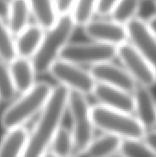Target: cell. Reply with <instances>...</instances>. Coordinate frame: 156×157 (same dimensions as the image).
<instances>
[{
	"instance_id": "cell-1",
	"label": "cell",
	"mask_w": 156,
	"mask_h": 157,
	"mask_svg": "<svg viewBox=\"0 0 156 157\" xmlns=\"http://www.w3.org/2000/svg\"><path fill=\"white\" fill-rule=\"evenodd\" d=\"M69 93L62 86H54L49 102L40 112L34 128L29 132L22 157H43L49 153L52 138L67 113Z\"/></svg>"
},
{
	"instance_id": "cell-2",
	"label": "cell",
	"mask_w": 156,
	"mask_h": 157,
	"mask_svg": "<svg viewBox=\"0 0 156 157\" xmlns=\"http://www.w3.org/2000/svg\"><path fill=\"white\" fill-rule=\"evenodd\" d=\"M76 24L71 13L59 15L54 24L44 30L40 45L30 59L36 75L48 74L51 65L71 41Z\"/></svg>"
},
{
	"instance_id": "cell-3",
	"label": "cell",
	"mask_w": 156,
	"mask_h": 157,
	"mask_svg": "<svg viewBox=\"0 0 156 157\" xmlns=\"http://www.w3.org/2000/svg\"><path fill=\"white\" fill-rule=\"evenodd\" d=\"M54 86L47 82H36L27 92L19 95L5 109L0 124L6 130L23 127L30 119L40 113L49 102Z\"/></svg>"
},
{
	"instance_id": "cell-4",
	"label": "cell",
	"mask_w": 156,
	"mask_h": 157,
	"mask_svg": "<svg viewBox=\"0 0 156 157\" xmlns=\"http://www.w3.org/2000/svg\"><path fill=\"white\" fill-rule=\"evenodd\" d=\"M91 117L95 129L119 137L122 141L143 140L146 131L135 116L100 105L91 107Z\"/></svg>"
},
{
	"instance_id": "cell-5",
	"label": "cell",
	"mask_w": 156,
	"mask_h": 157,
	"mask_svg": "<svg viewBox=\"0 0 156 157\" xmlns=\"http://www.w3.org/2000/svg\"><path fill=\"white\" fill-rule=\"evenodd\" d=\"M67 112L71 119V132L74 139V152L86 150L95 138V126L91 117V106L86 96L70 92Z\"/></svg>"
},
{
	"instance_id": "cell-6",
	"label": "cell",
	"mask_w": 156,
	"mask_h": 157,
	"mask_svg": "<svg viewBox=\"0 0 156 157\" xmlns=\"http://www.w3.org/2000/svg\"><path fill=\"white\" fill-rule=\"evenodd\" d=\"M118 47L97 41L69 42L61 53L60 59L77 65L94 66L112 62L117 58Z\"/></svg>"
},
{
	"instance_id": "cell-7",
	"label": "cell",
	"mask_w": 156,
	"mask_h": 157,
	"mask_svg": "<svg viewBox=\"0 0 156 157\" xmlns=\"http://www.w3.org/2000/svg\"><path fill=\"white\" fill-rule=\"evenodd\" d=\"M48 74L57 81L59 86L70 92L84 96L92 95L97 82L88 70L63 59L57 60L50 68Z\"/></svg>"
},
{
	"instance_id": "cell-8",
	"label": "cell",
	"mask_w": 156,
	"mask_h": 157,
	"mask_svg": "<svg viewBox=\"0 0 156 157\" xmlns=\"http://www.w3.org/2000/svg\"><path fill=\"white\" fill-rule=\"evenodd\" d=\"M117 58L137 86L150 88L155 85L154 69L129 41L118 46Z\"/></svg>"
},
{
	"instance_id": "cell-9",
	"label": "cell",
	"mask_w": 156,
	"mask_h": 157,
	"mask_svg": "<svg viewBox=\"0 0 156 157\" xmlns=\"http://www.w3.org/2000/svg\"><path fill=\"white\" fill-rule=\"evenodd\" d=\"M128 41L156 72V34L148 24L134 17L126 26Z\"/></svg>"
},
{
	"instance_id": "cell-10",
	"label": "cell",
	"mask_w": 156,
	"mask_h": 157,
	"mask_svg": "<svg viewBox=\"0 0 156 157\" xmlns=\"http://www.w3.org/2000/svg\"><path fill=\"white\" fill-rule=\"evenodd\" d=\"M83 27L85 34L94 41L116 47L128 41L126 27L112 19L93 17Z\"/></svg>"
},
{
	"instance_id": "cell-11",
	"label": "cell",
	"mask_w": 156,
	"mask_h": 157,
	"mask_svg": "<svg viewBox=\"0 0 156 157\" xmlns=\"http://www.w3.org/2000/svg\"><path fill=\"white\" fill-rule=\"evenodd\" d=\"M90 74L97 83L114 86L133 93L137 87L136 83L122 67L112 62H107L89 67Z\"/></svg>"
},
{
	"instance_id": "cell-12",
	"label": "cell",
	"mask_w": 156,
	"mask_h": 157,
	"mask_svg": "<svg viewBox=\"0 0 156 157\" xmlns=\"http://www.w3.org/2000/svg\"><path fill=\"white\" fill-rule=\"evenodd\" d=\"M92 95L98 101V105L105 108L130 114L134 111L133 95L123 89L97 83Z\"/></svg>"
},
{
	"instance_id": "cell-13",
	"label": "cell",
	"mask_w": 156,
	"mask_h": 157,
	"mask_svg": "<svg viewBox=\"0 0 156 157\" xmlns=\"http://www.w3.org/2000/svg\"><path fill=\"white\" fill-rule=\"evenodd\" d=\"M134 98V111L136 119L144 130L156 125V100L149 88L137 86L132 93Z\"/></svg>"
},
{
	"instance_id": "cell-14",
	"label": "cell",
	"mask_w": 156,
	"mask_h": 157,
	"mask_svg": "<svg viewBox=\"0 0 156 157\" xmlns=\"http://www.w3.org/2000/svg\"><path fill=\"white\" fill-rule=\"evenodd\" d=\"M7 65L17 95L27 92L36 84L37 75L30 59L17 56Z\"/></svg>"
},
{
	"instance_id": "cell-15",
	"label": "cell",
	"mask_w": 156,
	"mask_h": 157,
	"mask_svg": "<svg viewBox=\"0 0 156 157\" xmlns=\"http://www.w3.org/2000/svg\"><path fill=\"white\" fill-rule=\"evenodd\" d=\"M44 30L38 24H29L26 29L14 37L16 55L17 57L31 59L38 51Z\"/></svg>"
},
{
	"instance_id": "cell-16",
	"label": "cell",
	"mask_w": 156,
	"mask_h": 157,
	"mask_svg": "<svg viewBox=\"0 0 156 157\" xmlns=\"http://www.w3.org/2000/svg\"><path fill=\"white\" fill-rule=\"evenodd\" d=\"M30 16L26 0H9L5 22L14 37L29 25Z\"/></svg>"
},
{
	"instance_id": "cell-17",
	"label": "cell",
	"mask_w": 156,
	"mask_h": 157,
	"mask_svg": "<svg viewBox=\"0 0 156 157\" xmlns=\"http://www.w3.org/2000/svg\"><path fill=\"white\" fill-rule=\"evenodd\" d=\"M28 134L24 126L7 130L0 141V157H22Z\"/></svg>"
},
{
	"instance_id": "cell-18",
	"label": "cell",
	"mask_w": 156,
	"mask_h": 157,
	"mask_svg": "<svg viewBox=\"0 0 156 157\" xmlns=\"http://www.w3.org/2000/svg\"><path fill=\"white\" fill-rule=\"evenodd\" d=\"M36 24L43 29L51 27L58 17L54 0H26Z\"/></svg>"
},
{
	"instance_id": "cell-19",
	"label": "cell",
	"mask_w": 156,
	"mask_h": 157,
	"mask_svg": "<svg viewBox=\"0 0 156 157\" xmlns=\"http://www.w3.org/2000/svg\"><path fill=\"white\" fill-rule=\"evenodd\" d=\"M122 142L119 137L104 133L95 137L86 150L92 157H111L120 153Z\"/></svg>"
},
{
	"instance_id": "cell-20",
	"label": "cell",
	"mask_w": 156,
	"mask_h": 157,
	"mask_svg": "<svg viewBox=\"0 0 156 157\" xmlns=\"http://www.w3.org/2000/svg\"><path fill=\"white\" fill-rule=\"evenodd\" d=\"M74 152V145L71 130L61 125L52 138L49 153L56 157H69Z\"/></svg>"
},
{
	"instance_id": "cell-21",
	"label": "cell",
	"mask_w": 156,
	"mask_h": 157,
	"mask_svg": "<svg viewBox=\"0 0 156 157\" xmlns=\"http://www.w3.org/2000/svg\"><path fill=\"white\" fill-rule=\"evenodd\" d=\"M139 0H120L110 13V19L126 26L136 17Z\"/></svg>"
},
{
	"instance_id": "cell-22",
	"label": "cell",
	"mask_w": 156,
	"mask_h": 157,
	"mask_svg": "<svg viewBox=\"0 0 156 157\" xmlns=\"http://www.w3.org/2000/svg\"><path fill=\"white\" fill-rule=\"evenodd\" d=\"M98 0H75L71 15L76 26H84L94 17Z\"/></svg>"
},
{
	"instance_id": "cell-23",
	"label": "cell",
	"mask_w": 156,
	"mask_h": 157,
	"mask_svg": "<svg viewBox=\"0 0 156 157\" xmlns=\"http://www.w3.org/2000/svg\"><path fill=\"white\" fill-rule=\"evenodd\" d=\"M16 57L14 36L9 31L5 20L0 17V61L9 63Z\"/></svg>"
},
{
	"instance_id": "cell-24",
	"label": "cell",
	"mask_w": 156,
	"mask_h": 157,
	"mask_svg": "<svg viewBox=\"0 0 156 157\" xmlns=\"http://www.w3.org/2000/svg\"><path fill=\"white\" fill-rule=\"evenodd\" d=\"M17 92L7 63L0 61V102L7 103L15 99Z\"/></svg>"
},
{
	"instance_id": "cell-25",
	"label": "cell",
	"mask_w": 156,
	"mask_h": 157,
	"mask_svg": "<svg viewBox=\"0 0 156 157\" xmlns=\"http://www.w3.org/2000/svg\"><path fill=\"white\" fill-rule=\"evenodd\" d=\"M120 153L125 157H156V152L148 147L143 140L123 141Z\"/></svg>"
},
{
	"instance_id": "cell-26",
	"label": "cell",
	"mask_w": 156,
	"mask_h": 157,
	"mask_svg": "<svg viewBox=\"0 0 156 157\" xmlns=\"http://www.w3.org/2000/svg\"><path fill=\"white\" fill-rule=\"evenodd\" d=\"M136 18L148 24L156 17V0H139Z\"/></svg>"
},
{
	"instance_id": "cell-27",
	"label": "cell",
	"mask_w": 156,
	"mask_h": 157,
	"mask_svg": "<svg viewBox=\"0 0 156 157\" xmlns=\"http://www.w3.org/2000/svg\"><path fill=\"white\" fill-rule=\"evenodd\" d=\"M119 1L120 0H98L96 8V14L100 17L109 16Z\"/></svg>"
},
{
	"instance_id": "cell-28",
	"label": "cell",
	"mask_w": 156,
	"mask_h": 157,
	"mask_svg": "<svg viewBox=\"0 0 156 157\" xmlns=\"http://www.w3.org/2000/svg\"><path fill=\"white\" fill-rule=\"evenodd\" d=\"M56 11L59 15L71 13L75 0H54Z\"/></svg>"
},
{
	"instance_id": "cell-29",
	"label": "cell",
	"mask_w": 156,
	"mask_h": 157,
	"mask_svg": "<svg viewBox=\"0 0 156 157\" xmlns=\"http://www.w3.org/2000/svg\"><path fill=\"white\" fill-rule=\"evenodd\" d=\"M143 142L148 147H150L152 150L156 152V131L148 132H146L143 138Z\"/></svg>"
},
{
	"instance_id": "cell-30",
	"label": "cell",
	"mask_w": 156,
	"mask_h": 157,
	"mask_svg": "<svg viewBox=\"0 0 156 157\" xmlns=\"http://www.w3.org/2000/svg\"><path fill=\"white\" fill-rule=\"evenodd\" d=\"M9 0H0V17L6 20Z\"/></svg>"
},
{
	"instance_id": "cell-31",
	"label": "cell",
	"mask_w": 156,
	"mask_h": 157,
	"mask_svg": "<svg viewBox=\"0 0 156 157\" xmlns=\"http://www.w3.org/2000/svg\"><path fill=\"white\" fill-rule=\"evenodd\" d=\"M69 157H92L90 154L87 152V150H83V151H77L74 152Z\"/></svg>"
},
{
	"instance_id": "cell-32",
	"label": "cell",
	"mask_w": 156,
	"mask_h": 157,
	"mask_svg": "<svg viewBox=\"0 0 156 157\" xmlns=\"http://www.w3.org/2000/svg\"><path fill=\"white\" fill-rule=\"evenodd\" d=\"M148 25H149V27L152 29V30L156 34V17L155 18H154L152 21H150V22L148 23Z\"/></svg>"
},
{
	"instance_id": "cell-33",
	"label": "cell",
	"mask_w": 156,
	"mask_h": 157,
	"mask_svg": "<svg viewBox=\"0 0 156 157\" xmlns=\"http://www.w3.org/2000/svg\"><path fill=\"white\" fill-rule=\"evenodd\" d=\"M43 157H56V156H55L54 155H52L51 153H47V154H46V155H45Z\"/></svg>"
},
{
	"instance_id": "cell-34",
	"label": "cell",
	"mask_w": 156,
	"mask_h": 157,
	"mask_svg": "<svg viewBox=\"0 0 156 157\" xmlns=\"http://www.w3.org/2000/svg\"><path fill=\"white\" fill-rule=\"evenodd\" d=\"M111 157H125L124 155H122L120 153H118V154H116V155H114L113 156H111Z\"/></svg>"
},
{
	"instance_id": "cell-35",
	"label": "cell",
	"mask_w": 156,
	"mask_h": 157,
	"mask_svg": "<svg viewBox=\"0 0 156 157\" xmlns=\"http://www.w3.org/2000/svg\"><path fill=\"white\" fill-rule=\"evenodd\" d=\"M0 103H1V102H0Z\"/></svg>"
}]
</instances>
